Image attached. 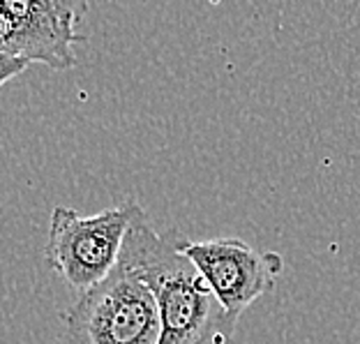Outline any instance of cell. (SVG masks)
<instances>
[{"instance_id":"1","label":"cell","mask_w":360,"mask_h":344,"mask_svg":"<svg viewBox=\"0 0 360 344\" xmlns=\"http://www.w3.org/2000/svg\"><path fill=\"white\" fill-rule=\"evenodd\" d=\"M185 236L171 229L158 234L136 203L122 257L150 286L160 307V344H231L236 319L229 317L206 277L183 252Z\"/></svg>"},{"instance_id":"2","label":"cell","mask_w":360,"mask_h":344,"mask_svg":"<svg viewBox=\"0 0 360 344\" xmlns=\"http://www.w3.org/2000/svg\"><path fill=\"white\" fill-rule=\"evenodd\" d=\"M155 293L134 264L120 257L113 273L84 291L68 314V344H160Z\"/></svg>"},{"instance_id":"3","label":"cell","mask_w":360,"mask_h":344,"mask_svg":"<svg viewBox=\"0 0 360 344\" xmlns=\"http://www.w3.org/2000/svg\"><path fill=\"white\" fill-rule=\"evenodd\" d=\"M134 208V199L97 215H81L72 208L56 206L49 222L46 261L77 291L93 289L120 264Z\"/></svg>"},{"instance_id":"4","label":"cell","mask_w":360,"mask_h":344,"mask_svg":"<svg viewBox=\"0 0 360 344\" xmlns=\"http://www.w3.org/2000/svg\"><path fill=\"white\" fill-rule=\"evenodd\" d=\"M86 10L88 0H0V56L72 70L75 44L86 42L77 32Z\"/></svg>"},{"instance_id":"5","label":"cell","mask_w":360,"mask_h":344,"mask_svg":"<svg viewBox=\"0 0 360 344\" xmlns=\"http://www.w3.org/2000/svg\"><path fill=\"white\" fill-rule=\"evenodd\" d=\"M183 252L194 261L212 293L236 321L252 302L273 289L284 270V261L277 252H257L240 238L199 243L183 238Z\"/></svg>"},{"instance_id":"6","label":"cell","mask_w":360,"mask_h":344,"mask_svg":"<svg viewBox=\"0 0 360 344\" xmlns=\"http://www.w3.org/2000/svg\"><path fill=\"white\" fill-rule=\"evenodd\" d=\"M30 63L14 58V56H0V84H7L12 77H19L21 72H26Z\"/></svg>"}]
</instances>
